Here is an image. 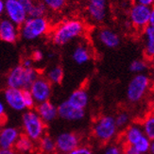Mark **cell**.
<instances>
[{
  "instance_id": "obj_15",
  "label": "cell",
  "mask_w": 154,
  "mask_h": 154,
  "mask_svg": "<svg viewBox=\"0 0 154 154\" xmlns=\"http://www.w3.org/2000/svg\"><path fill=\"white\" fill-rule=\"evenodd\" d=\"M19 28L9 19L0 21V40L4 43L14 44L19 38Z\"/></svg>"
},
{
  "instance_id": "obj_19",
  "label": "cell",
  "mask_w": 154,
  "mask_h": 154,
  "mask_svg": "<svg viewBox=\"0 0 154 154\" xmlns=\"http://www.w3.org/2000/svg\"><path fill=\"white\" fill-rule=\"evenodd\" d=\"M144 135L145 134L141 125L132 124L131 126H128L122 135V140H123L122 145L134 146Z\"/></svg>"
},
{
  "instance_id": "obj_18",
  "label": "cell",
  "mask_w": 154,
  "mask_h": 154,
  "mask_svg": "<svg viewBox=\"0 0 154 154\" xmlns=\"http://www.w3.org/2000/svg\"><path fill=\"white\" fill-rule=\"evenodd\" d=\"M66 101L76 109L85 110L86 107L89 104L88 92L82 87H80V88L76 89L70 94L68 98L66 99Z\"/></svg>"
},
{
  "instance_id": "obj_4",
  "label": "cell",
  "mask_w": 154,
  "mask_h": 154,
  "mask_svg": "<svg viewBox=\"0 0 154 154\" xmlns=\"http://www.w3.org/2000/svg\"><path fill=\"white\" fill-rule=\"evenodd\" d=\"M22 131L24 135L37 143L46 133V124L35 110H26L22 115Z\"/></svg>"
},
{
  "instance_id": "obj_26",
  "label": "cell",
  "mask_w": 154,
  "mask_h": 154,
  "mask_svg": "<svg viewBox=\"0 0 154 154\" xmlns=\"http://www.w3.org/2000/svg\"><path fill=\"white\" fill-rule=\"evenodd\" d=\"M42 2L45 4L48 10L58 12L65 8L67 0H42Z\"/></svg>"
},
{
  "instance_id": "obj_39",
  "label": "cell",
  "mask_w": 154,
  "mask_h": 154,
  "mask_svg": "<svg viewBox=\"0 0 154 154\" xmlns=\"http://www.w3.org/2000/svg\"><path fill=\"white\" fill-rule=\"evenodd\" d=\"M149 26H153V28H154V5L151 6V9H150V14H149Z\"/></svg>"
},
{
  "instance_id": "obj_31",
  "label": "cell",
  "mask_w": 154,
  "mask_h": 154,
  "mask_svg": "<svg viewBox=\"0 0 154 154\" xmlns=\"http://www.w3.org/2000/svg\"><path fill=\"white\" fill-rule=\"evenodd\" d=\"M23 95H24V102H25V107L26 110H34L36 102L34 98H33L32 95L30 94L29 89H24L23 90Z\"/></svg>"
},
{
  "instance_id": "obj_10",
  "label": "cell",
  "mask_w": 154,
  "mask_h": 154,
  "mask_svg": "<svg viewBox=\"0 0 154 154\" xmlns=\"http://www.w3.org/2000/svg\"><path fill=\"white\" fill-rule=\"evenodd\" d=\"M108 0H87L85 11L94 23H102L107 17Z\"/></svg>"
},
{
  "instance_id": "obj_9",
  "label": "cell",
  "mask_w": 154,
  "mask_h": 154,
  "mask_svg": "<svg viewBox=\"0 0 154 154\" xmlns=\"http://www.w3.org/2000/svg\"><path fill=\"white\" fill-rule=\"evenodd\" d=\"M35 102L41 103L48 101L52 95V84L45 76L40 75L29 88Z\"/></svg>"
},
{
  "instance_id": "obj_3",
  "label": "cell",
  "mask_w": 154,
  "mask_h": 154,
  "mask_svg": "<svg viewBox=\"0 0 154 154\" xmlns=\"http://www.w3.org/2000/svg\"><path fill=\"white\" fill-rule=\"evenodd\" d=\"M39 76V71L34 67L25 68L21 64H18L9 71L6 78V84L10 88L29 89Z\"/></svg>"
},
{
  "instance_id": "obj_7",
  "label": "cell",
  "mask_w": 154,
  "mask_h": 154,
  "mask_svg": "<svg viewBox=\"0 0 154 154\" xmlns=\"http://www.w3.org/2000/svg\"><path fill=\"white\" fill-rule=\"evenodd\" d=\"M150 9L151 7L149 6H145L136 2L131 6L129 11L130 23L136 30L143 31L149 26Z\"/></svg>"
},
{
  "instance_id": "obj_28",
  "label": "cell",
  "mask_w": 154,
  "mask_h": 154,
  "mask_svg": "<svg viewBox=\"0 0 154 154\" xmlns=\"http://www.w3.org/2000/svg\"><path fill=\"white\" fill-rule=\"evenodd\" d=\"M46 11H48V9L45 4L42 1L37 0V2L29 13V17H42L45 15Z\"/></svg>"
},
{
  "instance_id": "obj_32",
  "label": "cell",
  "mask_w": 154,
  "mask_h": 154,
  "mask_svg": "<svg viewBox=\"0 0 154 154\" xmlns=\"http://www.w3.org/2000/svg\"><path fill=\"white\" fill-rule=\"evenodd\" d=\"M104 154H124L123 146L119 144H108L104 149Z\"/></svg>"
},
{
  "instance_id": "obj_1",
  "label": "cell",
  "mask_w": 154,
  "mask_h": 154,
  "mask_svg": "<svg viewBox=\"0 0 154 154\" xmlns=\"http://www.w3.org/2000/svg\"><path fill=\"white\" fill-rule=\"evenodd\" d=\"M85 29V24L80 19H65L51 30V41L58 46H63L74 41L75 39L82 36Z\"/></svg>"
},
{
  "instance_id": "obj_40",
  "label": "cell",
  "mask_w": 154,
  "mask_h": 154,
  "mask_svg": "<svg viewBox=\"0 0 154 154\" xmlns=\"http://www.w3.org/2000/svg\"><path fill=\"white\" fill-rule=\"evenodd\" d=\"M0 154H18L14 149H0Z\"/></svg>"
},
{
  "instance_id": "obj_37",
  "label": "cell",
  "mask_w": 154,
  "mask_h": 154,
  "mask_svg": "<svg viewBox=\"0 0 154 154\" xmlns=\"http://www.w3.org/2000/svg\"><path fill=\"white\" fill-rule=\"evenodd\" d=\"M122 146H123L124 154H141L133 146H129V145H122Z\"/></svg>"
},
{
  "instance_id": "obj_47",
  "label": "cell",
  "mask_w": 154,
  "mask_h": 154,
  "mask_svg": "<svg viewBox=\"0 0 154 154\" xmlns=\"http://www.w3.org/2000/svg\"><path fill=\"white\" fill-rule=\"evenodd\" d=\"M152 1H153V5H154V0H152Z\"/></svg>"
},
{
  "instance_id": "obj_41",
  "label": "cell",
  "mask_w": 154,
  "mask_h": 154,
  "mask_svg": "<svg viewBox=\"0 0 154 154\" xmlns=\"http://www.w3.org/2000/svg\"><path fill=\"white\" fill-rule=\"evenodd\" d=\"M136 3H139V4H142V5H145V6H153V1L152 0H135Z\"/></svg>"
},
{
  "instance_id": "obj_14",
  "label": "cell",
  "mask_w": 154,
  "mask_h": 154,
  "mask_svg": "<svg viewBox=\"0 0 154 154\" xmlns=\"http://www.w3.org/2000/svg\"><path fill=\"white\" fill-rule=\"evenodd\" d=\"M22 133L16 127L2 126L0 131V149H13Z\"/></svg>"
},
{
  "instance_id": "obj_5",
  "label": "cell",
  "mask_w": 154,
  "mask_h": 154,
  "mask_svg": "<svg viewBox=\"0 0 154 154\" xmlns=\"http://www.w3.org/2000/svg\"><path fill=\"white\" fill-rule=\"evenodd\" d=\"M118 128L116 127L115 116L105 115L99 116L93 124L92 134L98 142L108 144L117 135Z\"/></svg>"
},
{
  "instance_id": "obj_44",
  "label": "cell",
  "mask_w": 154,
  "mask_h": 154,
  "mask_svg": "<svg viewBox=\"0 0 154 154\" xmlns=\"http://www.w3.org/2000/svg\"><path fill=\"white\" fill-rule=\"evenodd\" d=\"M150 79H151V83L154 86V68H153V71H152V77Z\"/></svg>"
},
{
  "instance_id": "obj_30",
  "label": "cell",
  "mask_w": 154,
  "mask_h": 154,
  "mask_svg": "<svg viewBox=\"0 0 154 154\" xmlns=\"http://www.w3.org/2000/svg\"><path fill=\"white\" fill-rule=\"evenodd\" d=\"M150 143H151L150 140L146 135H144L133 146H134V148L141 154H146V153H148L149 151Z\"/></svg>"
},
{
  "instance_id": "obj_16",
  "label": "cell",
  "mask_w": 154,
  "mask_h": 154,
  "mask_svg": "<svg viewBox=\"0 0 154 154\" xmlns=\"http://www.w3.org/2000/svg\"><path fill=\"white\" fill-rule=\"evenodd\" d=\"M34 110L46 125L55 121L56 118L58 117L57 105L51 102L50 100L36 104Z\"/></svg>"
},
{
  "instance_id": "obj_13",
  "label": "cell",
  "mask_w": 154,
  "mask_h": 154,
  "mask_svg": "<svg viewBox=\"0 0 154 154\" xmlns=\"http://www.w3.org/2000/svg\"><path fill=\"white\" fill-rule=\"evenodd\" d=\"M58 109V117L63 120L69 122H77L80 121L85 117V110L76 109L71 106L67 101H63L61 104L57 106Z\"/></svg>"
},
{
  "instance_id": "obj_24",
  "label": "cell",
  "mask_w": 154,
  "mask_h": 154,
  "mask_svg": "<svg viewBox=\"0 0 154 154\" xmlns=\"http://www.w3.org/2000/svg\"><path fill=\"white\" fill-rule=\"evenodd\" d=\"M48 79V82L53 85H58L61 84L63 82V79L64 77V71L63 68L61 65H55L51 67L48 72H46V75L45 76Z\"/></svg>"
},
{
  "instance_id": "obj_36",
  "label": "cell",
  "mask_w": 154,
  "mask_h": 154,
  "mask_svg": "<svg viewBox=\"0 0 154 154\" xmlns=\"http://www.w3.org/2000/svg\"><path fill=\"white\" fill-rule=\"evenodd\" d=\"M32 61L33 62H36V63H39V62H42L44 60V53L43 51H41L40 49H36L32 52L31 54V57Z\"/></svg>"
},
{
  "instance_id": "obj_48",
  "label": "cell",
  "mask_w": 154,
  "mask_h": 154,
  "mask_svg": "<svg viewBox=\"0 0 154 154\" xmlns=\"http://www.w3.org/2000/svg\"><path fill=\"white\" fill-rule=\"evenodd\" d=\"M153 62H154V60H153Z\"/></svg>"
},
{
  "instance_id": "obj_43",
  "label": "cell",
  "mask_w": 154,
  "mask_h": 154,
  "mask_svg": "<svg viewBox=\"0 0 154 154\" xmlns=\"http://www.w3.org/2000/svg\"><path fill=\"white\" fill-rule=\"evenodd\" d=\"M149 152H150L151 154H154V140H153V141H151V143H150L149 151Z\"/></svg>"
},
{
  "instance_id": "obj_6",
  "label": "cell",
  "mask_w": 154,
  "mask_h": 154,
  "mask_svg": "<svg viewBox=\"0 0 154 154\" xmlns=\"http://www.w3.org/2000/svg\"><path fill=\"white\" fill-rule=\"evenodd\" d=\"M152 86L149 76L143 74H136L133 77L127 87V98L131 103H137L144 98L146 94Z\"/></svg>"
},
{
  "instance_id": "obj_8",
  "label": "cell",
  "mask_w": 154,
  "mask_h": 154,
  "mask_svg": "<svg viewBox=\"0 0 154 154\" xmlns=\"http://www.w3.org/2000/svg\"><path fill=\"white\" fill-rule=\"evenodd\" d=\"M56 154H66L82 145V138L75 131H63L55 138Z\"/></svg>"
},
{
  "instance_id": "obj_12",
  "label": "cell",
  "mask_w": 154,
  "mask_h": 154,
  "mask_svg": "<svg viewBox=\"0 0 154 154\" xmlns=\"http://www.w3.org/2000/svg\"><path fill=\"white\" fill-rule=\"evenodd\" d=\"M5 104L15 112H25L24 95L22 89H15L7 87L3 93Z\"/></svg>"
},
{
  "instance_id": "obj_33",
  "label": "cell",
  "mask_w": 154,
  "mask_h": 154,
  "mask_svg": "<svg viewBox=\"0 0 154 154\" xmlns=\"http://www.w3.org/2000/svg\"><path fill=\"white\" fill-rule=\"evenodd\" d=\"M66 154H94V151L89 146L80 145L74 150H72V151L66 153Z\"/></svg>"
},
{
  "instance_id": "obj_45",
  "label": "cell",
  "mask_w": 154,
  "mask_h": 154,
  "mask_svg": "<svg viewBox=\"0 0 154 154\" xmlns=\"http://www.w3.org/2000/svg\"><path fill=\"white\" fill-rule=\"evenodd\" d=\"M127 1H129V2H133V1H135V0H127Z\"/></svg>"
},
{
  "instance_id": "obj_23",
  "label": "cell",
  "mask_w": 154,
  "mask_h": 154,
  "mask_svg": "<svg viewBox=\"0 0 154 154\" xmlns=\"http://www.w3.org/2000/svg\"><path fill=\"white\" fill-rule=\"evenodd\" d=\"M36 144L39 154H56L55 138L48 133H45Z\"/></svg>"
},
{
  "instance_id": "obj_20",
  "label": "cell",
  "mask_w": 154,
  "mask_h": 154,
  "mask_svg": "<svg viewBox=\"0 0 154 154\" xmlns=\"http://www.w3.org/2000/svg\"><path fill=\"white\" fill-rule=\"evenodd\" d=\"M144 36V55L146 61L153 62L154 60V28L148 26L142 31Z\"/></svg>"
},
{
  "instance_id": "obj_11",
  "label": "cell",
  "mask_w": 154,
  "mask_h": 154,
  "mask_svg": "<svg viewBox=\"0 0 154 154\" xmlns=\"http://www.w3.org/2000/svg\"><path fill=\"white\" fill-rule=\"evenodd\" d=\"M5 13L9 19L17 26H20L29 17L19 0H5Z\"/></svg>"
},
{
  "instance_id": "obj_27",
  "label": "cell",
  "mask_w": 154,
  "mask_h": 154,
  "mask_svg": "<svg viewBox=\"0 0 154 154\" xmlns=\"http://www.w3.org/2000/svg\"><path fill=\"white\" fill-rule=\"evenodd\" d=\"M149 65L146 60H135L130 64L131 72L134 74H143V73L148 69Z\"/></svg>"
},
{
  "instance_id": "obj_21",
  "label": "cell",
  "mask_w": 154,
  "mask_h": 154,
  "mask_svg": "<svg viewBox=\"0 0 154 154\" xmlns=\"http://www.w3.org/2000/svg\"><path fill=\"white\" fill-rule=\"evenodd\" d=\"M14 150L18 154H36L38 153L37 144L31 139L24 135L23 133L19 136L14 145Z\"/></svg>"
},
{
  "instance_id": "obj_29",
  "label": "cell",
  "mask_w": 154,
  "mask_h": 154,
  "mask_svg": "<svg viewBox=\"0 0 154 154\" xmlns=\"http://www.w3.org/2000/svg\"><path fill=\"white\" fill-rule=\"evenodd\" d=\"M115 121L116 124V127L119 129H125L129 126L130 123V116L128 112H121L115 117Z\"/></svg>"
},
{
  "instance_id": "obj_38",
  "label": "cell",
  "mask_w": 154,
  "mask_h": 154,
  "mask_svg": "<svg viewBox=\"0 0 154 154\" xmlns=\"http://www.w3.org/2000/svg\"><path fill=\"white\" fill-rule=\"evenodd\" d=\"M33 63L34 62L32 61V59L30 57H28V58H24L22 60V63L20 64L25 68H30V67H33Z\"/></svg>"
},
{
  "instance_id": "obj_17",
  "label": "cell",
  "mask_w": 154,
  "mask_h": 154,
  "mask_svg": "<svg viewBox=\"0 0 154 154\" xmlns=\"http://www.w3.org/2000/svg\"><path fill=\"white\" fill-rule=\"evenodd\" d=\"M97 41L107 48H116L120 45V36L109 28L100 29L97 33Z\"/></svg>"
},
{
  "instance_id": "obj_46",
  "label": "cell",
  "mask_w": 154,
  "mask_h": 154,
  "mask_svg": "<svg viewBox=\"0 0 154 154\" xmlns=\"http://www.w3.org/2000/svg\"><path fill=\"white\" fill-rule=\"evenodd\" d=\"M1 128H2V125L0 124V131H1Z\"/></svg>"
},
{
  "instance_id": "obj_34",
  "label": "cell",
  "mask_w": 154,
  "mask_h": 154,
  "mask_svg": "<svg viewBox=\"0 0 154 154\" xmlns=\"http://www.w3.org/2000/svg\"><path fill=\"white\" fill-rule=\"evenodd\" d=\"M19 2L21 3L23 8L25 9V11H26V13H28V15H29V11L33 8V6L35 5V3L37 2V0H19Z\"/></svg>"
},
{
  "instance_id": "obj_42",
  "label": "cell",
  "mask_w": 154,
  "mask_h": 154,
  "mask_svg": "<svg viewBox=\"0 0 154 154\" xmlns=\"http://www.w3.org/2000/svg\"><path fill=\"white\" fill-rule=\"evenodd\" d=\"M5 12V1L4 0H0V16Z\"/></svg>"
},
{
  "instance_id": "obj_25",
  "label": "cell",
  "mask_w": 154,
  "mask_h": 154,
  "mask_svg": "<svg viewBox=\"0 0 154 154\" xmlns=\"http://www.w3.org/2000/svg\"><path fill=\"white\" fill-rule=\"evenodd\" d=\"M142 129L144 134L148 137L150 141L154 140V112L149 113L142 122Z\"/></svg>"
},
{
  "instance_id": "obj_22",
  "label": "cell",
  "mask_w": 154,
  "mask_h": 154,
  "mask_svg": "<svg viewBox=\"0 0 154 154\" xmlns=\"http://www.w3.org/2000/svg\"><path fill=\"white\" fill-rule=\"evenodd\" d=\"M91 59L92 52L88 46L84 44H80L76 46L72 52V60L79 65H82L89 63Z\"/></svg>"
},
{
  "instance_id": "obj_35",
  "label": "cell",
  "mask_w": 154,
  "mask_h": 154,
  "mask_svg": "<svg viewBox=\"0 0 154 154\" xmlns=\"http://www.w3.org/2000/svg\"><path fill=\"white\" fill-rule=\"evenodd\" d=\"M7 121V112H6V104L3 100L0 99V124L4 125Z\"/></svg>"
},
{
  "instance_id": "obj_2",
  "label": "cell",
  "mask_w": 154,
  "mask_h": 154,
  "mask_svg": "<svg viewBox=\"0 0 154 154\" xmlns=\"http://www.w3.org/2000/svg\"><path fill=\"white\" fill-rule=\"evenodd\" d=\"M50 29L51 25L46 17H28L19 26V35L26 41H34L46 35Z\"/></svg>"
}]
</instances>
